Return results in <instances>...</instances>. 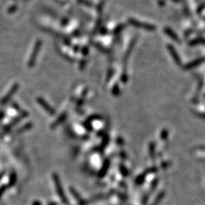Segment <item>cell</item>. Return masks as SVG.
I'll return each mask as SVG.
<instances>
[{
	"label": "cell",
	"mask_w": 205,
	"mask_h": 205,
	"mask_svg": "<svg viewBox=\"0 0 205 205\" xmlns=\"http://www.w3.org/2000/svg\"><path fill=\"white\" fill-rule=\"evenodd\" d=\"M129 23L131 25L135 27L143 28V29L148 30V31H154L155 28H156L152 24H148V23H142L134 19H129Z\"/></svg>",
	"instance_id": "1"
},
{
	"label": "cell",
	"mask_w": 205,
	"mask_h": 205,
	"mask_svg": "<svg viewBox=\"0 0 205 205\" xmlns=\"http://www.w3.org/2000/svg\"><path fill=\"white\" fill-rule=\"evenodd\" d=\"M167 47H168V49H169V51H170V55L172 56L173 59H174L176 63L178 64V65H180V64H181V59H180V57L179 56V55H178V53H176L175 48L173 47V46H171V45H168Z\"/></svg>",
	"instance_id": "2"
},
{
	"label": "cell",
	"mask_w": 205,
	"mask_h": 205,
	"mask_svg": "<svg viewBox=\"0 0 205 205\" xmlns=\"http://www.w3.org/2000/svg\"><path fill=\"white\" fill-rule=\"evenodd\" d=\"M204 61L205 59H204V58H200V59H196V60L193 61L192 62H190V63H189L188 65H186L185 66V68L186 69H191V68H194V67L201 65V64L202 63V62H204Z\"/></svg>",
	"instance_id": "3"
},
{
	"label": "cell",
	"mask_w": 205,
	"mask_h": 205,
	"mask_svg": "<svg viewBox=\"0 0 205 205\" xmlns=\"http://www.w3.org/2000/svg\"><path fill=\"white\" fill-rule=\"evenodd\" d=\"M164 31H165V33L169 36V37H171V39L174 40L175 41H176V42L179 41V39L178 38V36L176 35V34L174 33V31H172L170 28H168V27L165 28V29H164Z\"/></svg>",
	"instance_id": "4"
},
{
	"label": "cell",
	"mask_w": 205,
	"mask_h": 205,
	"mask_svg": "<svg viewBox=\"0 0 205 205\" xmlns=\"http://www.w3.org/2000/svg\"><path fill=\"white\" fill-rule=\"evenodd\" d=\"M191 45H198V43H201V44H205V39L198 38L196 40H194L191 42Z\"/></svg>",
	"instance_id": "5"
},
{
	"label": "cell",
	"mask_w": 205,
	"mask_h": 205,
	"mask_svg": "<svg viewBox=\"0 0 205 205\" xmlns=\"http://www.w3.org/2000/svg\"><path fill=\"white\" fill-rule=\"evenodd\" d=\"M173 2H179V0H173Z\"/></svg>",
	"instance_id": "6"
}]
</instances>
